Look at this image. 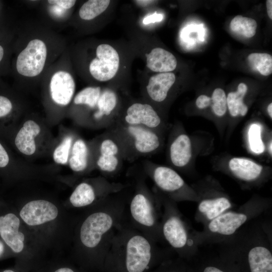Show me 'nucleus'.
Wrapping results in <instances>:
<instances>
[{"instance_id":"obj_14","label":"nucleus","mask_w":272,"mask_h":272,"mask_svg":"<svg viewBox=\"0 0 272 272\" xmlns=\"http://www.w3.org/2000/svg\"><path fill=\"white\" fill-rule=\"evenodd\" d=\"M119 122L154 130L162 124L161 119L154 108L149 104L141 103H134L129 106L122 121Z\"/></svg>"},{"instance_id":"obj_25","label":"nucleus","mask_w":272,"mask_h":272,"mask_svg":"<svg viewBox=\"0 0 272 272\" xmlns=\"http://www.w3.org/2000/svg\"><path fill=\"white\" fill-rule=\"evenodd\" d=\"M257 27L255 20L241 15L233 18L230 24V29L233 32L247 38H251L255 35Z\"/></svg>"},{"instance_id":"obj_21","label":"nucleus","mask_w":272,"mask_h":272,"mask_svg":"<svg viewBox=\"0 0 272 272\" xmlns=\"http://www.w3.org/2000/svg\"><path fill=\"white\" fill-rule=\"evenodd\" d=\"M192 155L191 143L185 134L178 135L172 142L169 148V156L172 164L178 168L185 167Z\"/></svg>"},{"instance_id":"obj_5","label":"nucleus","mask_w":272,"mask_h":272,"mask_svg":"<svg viewBox=\"0 0 272 272\" xmlns=\"http://www.w3.org/2000/svg\"><path fill=\"white\" fill-rule=\"evenodd\" d=\"M126 212L133 227L158 243L164 242L161 232V202L149 190L144 176L137 179L133 192L127 198Z\"/></svg>"},{"instance_id":"obj_33","label":"nucleus","mask_w":272,"mask_h":272,"mask_svg":"<svg viewBox=\"0 0 272 272\" xmlns=\"http://www.w3.org/2000/svg\"><path fill=\"white\" fill-rule=\"evenodd\" d=\"M224 262L222 260V263H220V260H208L205 261L199 269H196L194 272H228L227 268L223 267ZM187 272H193L189 269H187Z\"/></svg>"},{"instance_id":"obj_36","label":"nucleus","mask_w":272,"mask_h":272,"mask_svg":"<svg viewBox=\"0 0 272 272\" xmlns=\"http://www.w3.org/2000/svg\"><path fill=\"white\" fill-rule=\"evenodd\" d=\"M48 2L50 4L56 5L64 9H69L75 5L76 1L74 0H49Z\"/></svg>"},{"instance_id":"obj_34","label":"nucleus","mask_w":272,"mask_h":272,"mask_svg":"<svg viewBox=\"0 0 272 272\" xmlns=\"http://www.w3.org/2000/svg\"><path fill=\"white\" fill-rule=\"evenodd\" d=\"M12 104L11 101L3 96H0V117L8 115L12 110Z\"/></svg>"},{"instance_id":"obj_1","label":"nucleus","mask_w":272,"mask_h":272,"mask_svg":"<svg viewBox=\"0 0 272 272\" xmlns=\"http://www.w3.org/2000/svg\"><path fill=\"white\" fill-rule=\"evenodd\" d=\"M123 190L96 203L82 220L77 230L79 254L86 263L101 270L117 228L127 217L128 197Z\"/></svg>"},{"instance_id":"obj_20","label":"nucleus","mask_w":272,"mask_h":272,"mask_svg":"<svg viewBox=\"0 0 272 272\" xmlns=\"http://www.w3.org/2000/svg\"><path fill=\"white\" fill-rule=\"evenodd\" d=\"M40 132L39 125L32 120L26 121L18 132L15 140L18 149L23 154L31 155L36 150L34 138Z\"/></svg>"},{"instance_id":"obj_15","label":"nucleus","mask_w":272,"mask_h":272,"mask_svg":"<svg viewBox=\"0 0 272 272\" xmlns=\"http://www.w3.org/2000/svg\"><path fill=\"white\" fill-rule=\"evenodd\" d=\"M20 221L13 213L0 217V236L15 253L21 252L24 246L25 236L19 231Z\"/></svg>"},{"instance_id":"obj_43","label":"nucleus","mask_w":272,"mask_h":272,"mask_svg":"<svg viewBox=\"0 0 272 272\" xmlns=\"http://www.w3.org/2000/svg\"><path fill=\"white\" fill-rule=\"evenodd\" d=\"M4 252V245L3 242L0 240V256H2Z\"/></svg>"},{"instance_id":"obj_27","label":"nucleus","mask_w":272,"mask_h":272,"mask_svg":"<svg viewBox=\"0 0 272 272\" xmlns=\"http://www.w3.org/2000/svg\"><path fill=\"white\" fill-rule=\"evenodd\" d=\"M250 66L261 75L267 76L272 73V56L266 53H252L248 56Z\"/></svg>"},{"instance_id":"obj_44","label":"nucleus","mask_w":272,"mask_h":272,"mask_svg":"<svg viewBox=\"0 0 272 272\" xmlns=\"http://www.w3.org/2000/svg\"><path fill=\"white\" fill-rule=\"evenodd\" d=\"M4 51L3 47L0 45V61L2 60L4 56Z\"/></svg>"},{"instance_id":"obj_46","label":"nucleus","mask_w":272,"mask_h":272,"mask_svg":"<svg viewBox=\"0 0 272 272\" xmlns=\"http://www.w3.org/2000/svg\"><path fill=\"white\" fill-rule=\"evenodd\" d=\"M3 272H15V271L10 269H7V270H5L3 271Z\"/></svg>"},{"instance_id":"obj_39","label":"nucleus","mask_w":272,"mask_h":272,"mask_svg":"<svg viewBox=\"0 0 272 272\" xmlns=\"http://www.w3.org/2000/svg\"><path fill=\"white\" fill-rule=\"evenodd\" d=\"M266 7L267 13L269 18L272 19V1L267 0L266 1Z\"/></svg>"},{"instance_id":"obj_3","label":"nucleus","mask_w":272,"mask_h":272,"mask_svg":"<svg viewBox=\"0 0 272 272\" xmlns=\"http://www.w3.org/2000/svg\"><path fill=\"white\" fill-rule=\"evenodd\" d=\"M173 251L133 227L126 218L118 226L104 262V272H149Z\"/></svg>"},{"instance_id":"obj_18","label":"nucleus","mask_w":272,"mask_h":272,"mask_svg":"<svg viewBox=\"0 0 272 272\" xmlns=\"http://www.w3.org/2000/svg\"><path fill=\"white\" fill-rule=\"evenodd\" d=\"M175 79V75L170 72L159 73L152 76L146 87L150 98L156 102L164 101Z\"/></svg>"},{"instance_id":"obj_4","label":"nucleus","mask_w":272,"mask_h":272,"mask_svg":"<svg viewBox=\"0 0 272 272\" xmlns=\"http://www.w3.org/2000/svg\"><path fill=\"white\" fill-rule=\"evenodd\" d=\"M271 206L269 201L253 198L224 212L203 226L201 231L195 230L197 245H213L229 238L251 221L269 212Z\"/></svg>"},{"instance_id":"obj_37","label":"nucleus","mask_w":272,"mask_h":272,"mask_svg":"<svg viewBox=\"0 0 272 272\" xmlns=\"http://www.w3.org/2000/svg\"><path fill=\"white\" fill-rule=\"evenodd\" d=\"M163 18V16L161 14L155 13L145 18L143 20V23L147 25L152 23L160 22L162 20Z\"/></svg>"},{"instance_id":"obj_45","label":"nucleus","mask_w":272,"mask_h":272,"mask_svg":"<svg viewBox=\"0 0 272 272\" xmlns=\"http://www.w3.org/2000/svg\"><path fill=\"white\" fill-rule=\"evenodd\" d=\"M271 146H272V143H271V142H270V143H269V145L268 150H269V153H270L271 155V154H272V148H271Z\"/></svg>"},{"instance_id":"obj_35","label":"nucleus","mask_w":272,"mask_h":272,"mask_svg":"<svg viewBox=\"0 0 272 272\" xmlns=\"http://www.w3.org/2000/svg\"><path fill=\"white\" fill-rule=\"evenodd\" d=\"M211 104V98L205 95H200L196 100V105L200 109L208 107Z\"/></svg>"},{"instance_id":"obj_28","label":"nucleus","mask_w":272,"mask_h":272,"mask_svg":"<svg viewBox=\"0 0 272 272\" xmlns=\"http://www.w3.org/2000/svg\"><path fill=\"white\" fill-rule=\"evenodd\" d=\"M101 93L99 87L85 88L75 96L74 103L76 105H86L90 108H94L97 105Z\"/></svg>"},{"instance_id":"obj_19","label":"nucleus","mask_w":272,"mask_h":272,"mask_svg":"<svg viewBox=\"0 0 272 272\" xmlns=\"http://www.w3.org/2000/svg\"><path fill=\"white\" fill-rule=\"evenodd\" d=\"M147 66L155 72L168 73L174 70L177 60L174 55L162 48L157 47L146 54Z\"/></svg>"},{"instance_id":"obj_38","label":"nucleus","mask_w":272,"mask_h":272,"mask_svg":"<svg viewBox=\"0 0 272 272\" xmlns=\"http://www.w3.org/2000/svg\"><path fill=\"white\" fill-rule=\"evenodd\" d=\"M9 157L6 151L0 143V167H6L9 163Z\"/></svg>"},{"instance_id":"obj_31","label":"nucleus","mask_w":272,"mask_h":272,"mask_svg":"<svg viewBox=\"0 0 272 272\" xmlns=\"http://www.w3.org/2000/svg\"><path fill=\"white\" fill-rule=\"evenodd\" d=\"M182 258L172 260L170 258L161 262L149 272H187V268Z\"/></svg>"},{"instance_id":"obj_10","label":"nucleus","mask_w":272,"mask_h":272,"mask_svg":"<svg viewBox=\"0 0 272 272\" xmlns=\"http://www.w3.org/2000/svg\"><path fill=\"white\" fill-rule=\"evenodd\" d=\"M126 159L122 146L118 139L111 130L101 142L99 155L96 160L98 168L107 175L116 173Z\"/></svg>"},{"instance_id":"obj_40","label":"nucleus","mask_w":272,"mask_h":272,"mask_svg":"<svg viewBox=\"0 0 272 272\" xmlns=\"http://www.w3.org/2000/svg\"><path fill=\"white\" fill-rule=\"evenodd\" d=\"M137 4H138L139 5H141L142 6H147L152 3H153V1H135Z\"/></svg>"},{"instance_id":"obj_6","label":"nucleus","mask_w":272,"mask_h":272,"mask_svg":"<svg viewBox=\"0 0 272 272\" xmlns=\"http://www.w3.org/2000/svg\"><path fill=\"white\" fill-rule=\"evenodd\" d=\"M161 205V232L165 243L182 259L197 254L199 248L193 229L179 210L176 202L156 189Z\"/></svg>"},{"instance_id":"obj_30","label":"nucleus","mask_w":272,"mask_h":272,"mask_svg":"<svg viewBox=\"0 0 272 272\" xmlns=\"http://www.w3.org/2000/svg\"><path fill=\"white\" fill-rule=\"evenodd\" d=\"M211 98L212 108L214 114L222 117L226 112L227 97L225 91L221 88H216L213 92Z\"/></svg>"},{"instance_id":"obj_22","label":"nucleus","mask_w":272,"mask_h":272,"mask_svg":"<svg viewBox=\"0 0 272 272\" xmlns=\"http://www.w3.org/2000/svg\"><path fill=\"white\" fill-rule=\"evenodd\" d=\"M117 103V97L115 93L109 89L106 90L101 93L97 104L98 110L94 114V118L96 120H104L105 118L108 126L110 125L109 117L112 113Z\"/></svg>"},{"instance_id":"obj_13","label":"nucleus","mask_w":272,"mask_h":272,"mask_svg":"<svg viewBox=\"0 0 272 272\" xmlns=\"http://www.w3.org/2000/svg\"><path fill=\"white\" fill-rule=\"evenodd\" d=\"M58 214V209L53 203L48 200L39 199L27 203L22 208L20 216L26 224L34 226L55 219Z\"/></svg>"},{"instance_id":"obj_12","label":"nucleus","mask_w":272,"mask_h":272,"mask_svg":"<svg viewBox=\"0 0 272 272\" xmlns=\"http://www.w3.org/2000/svg\"><path fill=\"white\" fill-rule=\"evenodd\" d=\"M96 56L89 65L91 75L101 82L112 79L119 65V57L117 51L110 45L102 44L96 49Z\"/></svg>"},{"instance_id":"obj_41","label":"nucleus","mask_w":272,"mask_h":272,"mask_svg":"<svg viewBox=\"0 0 272 272\" xmlns=\"http://www.w3.org/2000/svg\"><path fill=\"white\" fill-rule=\"evenodd\" d=\"M54 272H75V271L73 269L70 267H61L57 269Z\"/></svg>"},{"instance_id":"obj_2","label":"nucleus","mask_w":272,"mask_h":272,"mask_svg":"<svg viewBox=\"0 0 272 272\" xmlns=\"http://www.w3.org/2000/svg\"><path fill=\"white\" fill-rule=\"evenodd\" d=\"M267 213L213 244L224 263L235 264L240 272H272L271 222L266 218Z\"/></svg>"},{"instance_id":"obj_17","label":"nucleus","mask_w":272,"mask_h":272,"mask_svg":"<svg viewBox=\"0 0 272 272\" xmlns=\"http://www.w3.org/2000/svg\"><path fill=\"white\" fill-rule=\"evenodd\" d=\"M229 168L233 175L238 180L252 182L261 176L263 168L254 161L243 158H233L229 162Z\"/></svg>"},{"instance_id":"obj_32","label":"nucleus","mask_w":272,"mask_h":272,"mask_svg":"<svg viewBox=\"0 0 272 272\" xmlns=\"http://www.w3.org/2000/svg\"><path fill=\"white\" fill-rule=\"evenodd\" d=\"M73 138L71 136L65 137L60 145L55 149L53 157L54 161L58 164H65L72 148Z\"/></svg>"},{"instance_id":"obj_9","label":"nucleus","mask_w":272,"mask_h":272,"mask_svg":"<svg viewBox=\"0 0 272 272\" xmlns=\"http://www.w3.org/2000/svg\"><path fill=\"white\" fill-rule=\"evenodd\" d=\"M125 185L100 178L96 185L87 182L79 184L70 196V201L75 208H82L97 203L108 196L123 190Z\"/></svg>"},{"instance_id":"obj_8","label":"nucleus","mask_w":272,"mask_h":272,"mask_svg":"<svg viewBox=\"0 0 272 272\" xmlns=\"http://www.w3.org/2000/svg\"><path fill=\"white\" fill-rule=\"evenodd\" d=\"M145 173L154 182L157 189L170 199L176 201H198L197 195L186 184L181 176L173 169L144 162Z\"/></svg>"},{"instance_id":"obj_11","label":"nucleus","mask_w":272,"mask_h":272,"mask_svg":"<svg viewBox=\"0 0 272 272\" xmlns=\"http://www.w3.org/2000/svg\"><path fill=\"white\" fill-rule=\"evenodd\" d=\"M46 57L47 48L44 42L38 39L31 40L18 56V72L28 77L38 76L43 70Z\"/></svg>"},{"instance_id":"obj_26","label":"nucleus","mask_w":272,"mask_h":272,"mask_svg":"<svg viewBox=\"0 0 272 272\" xmlns=\"http://www.w3.org/2000/svg\"><path fill=\"white\" fill-rule=\"evenodd\" d=\"M110 3L109 0L88 1L80 8L79 16L83 20H92L104 12Z\"/></svg>"},{"instance_id":"obj_42","label":"nucleus","mask_w":272,"mask_h":272,"mask_svg":"<svg viewBox=\"0 0 272 272\" xmlns=\"http://www.w3.org/2000/svg\"><path fill=\"white\" fill-rule=\"evenodd\" d=\"M267 112L269 114V116L271 118H272V103H270L267 106Z\"/></svg>"},{"instance_id":"obj_23","label":"nucleus","mask_w":272,"mask_h":272,"mask_svg":"<svg viewBox=\"0 0 272 272\" xmlns=\"http://www.w3.org/2000/svg\"><path fill=\"white\" fill-rule=\"evenodd\" d=\"M69 166L75 172L84 171L88 167V148L82 139L76 140L71 149Z\"/></svg>"},{"instance_id":"obj_24","label":"nucleus","mask_w":272,"mask_h":272,"mask_svg":"<svg viewBox=\"0 0 272 272\" xmlns=\"http://www.w3.org/2000/svg\"><path fill=\"white\" fill-rule=\"evenodd\" d=\"M247 91L246 84L241 83L236 92H230L227 97V105L230 115L233 117L245 116L248 107L243 102V98Z\"/></svg>"},{"instance_id":"obj_7","label":"nucleus","mask_w":272,"mask_h":272,"mask_svg":"<svg viewBox=\"0 0 272 272\" xmlns=\"http://www.w3.org/2000/svg\"><path fill=\"white\" fill-rule=\"evenodd\" d=\"M112 125L111 131L121 143L127 160L149 155L156 152L161 145L156 130L119 122Z\"/></svg>"},{"instance_id":"obj_16","label":"nucleus","mask_w":272,"mask_h":272,"mask_svg":"<svg viewBox=\"0 0 272 272\" xmlns=\"http://www.w3.org/2000/svg\"><path fill=\"white\" fill-rule=\"evenodd\" d=\"M75 83L69 73L60 71L51 77L50 83L51 97L56 104L66 105L71 102L75 90Z\"/></svg>"},{"instance_id":"obj_29","label":"nucleus","mask_w":272,"mask_h":272,"mask_svg":"<svg viewBox=\"0 0 272 272\" xmlns=\"http://www.w3.org/2000/svg\"><path fill=\"white\" fill-rule=\"evenodd\" d=\"M261 126L257 123L252 124L248 130V141L251 151L260 154L264 151V145L261 137Z\"/></svg>"}]
</instances>
